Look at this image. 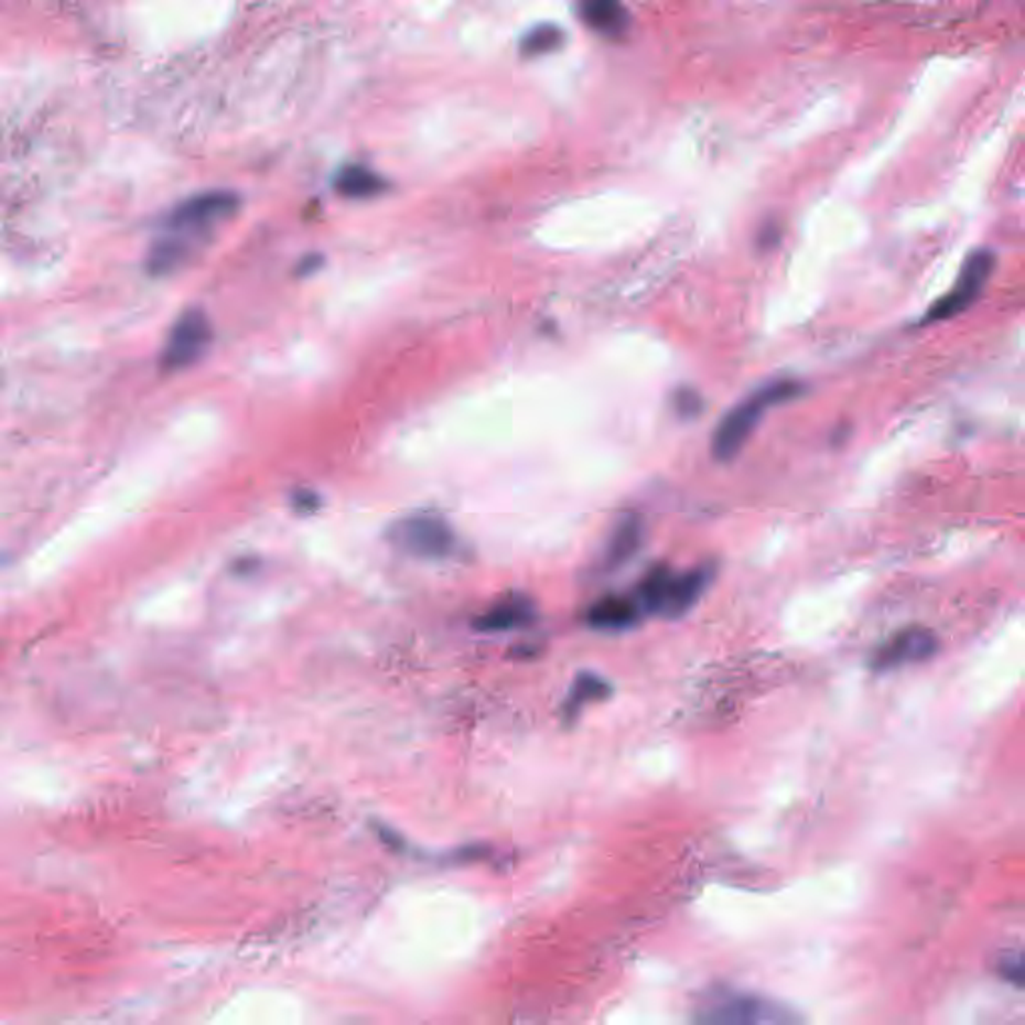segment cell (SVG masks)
Wrapping results in <instances>:
<instances>
[{
    "label": "cell",
    "mask_w": 1025,
    "mask_h": 1025,
    "mask_svg": "<svg viewBox=\"0 0 1025 1025\" xmlns=\"http://www.w3.org/2000/svg\"><path fill=\"white\" fill-rule=\"evenodd\" d=\"M698 1019L705 1024H784L796 1022L797 1017L784 1005L762 995L720 990L699 1007Z\"/></svg>",
    "instance_id": "4"
},
{
    "label": "cell",
    "mask_w": 1025,
    "mask_h": 1025,
    "mask_svg": "<svg viewBox=\"0 0 1025 1025\" xmlns=\"http://www.w3.org/2000/svg\"><path fill=\"white\" fill-rule=\"evenodd\" d=\"M1024 956L1019 951L1010 953L1000 963V975L1004 978L1005 982L1014 983L1017 988H1022V983H1024Z\"/></svg>",
    "instance_id": "18"
},
{
    "label": "cell",
    "mask_w": 1025,
    "mask_h": 1025,
    "mask_svg": "<svg viewBox=\"0 0 1025 1025\" xmlns=\"http://www.w3.org/2000/svg\"><path fill=\"white\" fill-rule=\"evenodd\" d=\"M293 503L296 511L313 512L319 507V497L313 492H296Z\"/></svg>",
    "instance_id": "19"
},
{
    "label": "cell",
    "mask_w": 1025,
    "mask_h": 1025,
    "mask_svg": "<svg viewBox=\"0 0 1025 1025\" xmlns=\"http://www.w3.org/2000/svg\"><path fill=\"white\" fill-rule=\"evenodd\" d=\"M581 19L603 34L622 33L625 11L619 0H581Z\"/></svg>",
    "instance_id": "15"
},
{
    "label": "cell",
    "mask_w": 1025,
    "mask_h": 1025,
    "mask_svg": "<svg viewBox=\"0 0 1025 1025\" xmlns=\"http://www.w3.org/2000/svg\"><path fill=\"white\" fill-rule=\"evenodd\" d=\"M644 543V521L637 515H625L617 527L613 529L609 546H607V555H605V565L607 568H619L627 563Z\"/></svg>",
    "instance_id": "13"
},
{
    "label": "cell",
    "mask_w": 1025,
    "mask_h": 1025,
    "mask_svg": "<svg viewBox=\"0 0 1025 1025\" xmlns=\"http://www.w3.org/2000/svg\"><path fill=\"white\" fill-rule=\"evenodd\" d=\"M195 242L179 237L173 233H164L161 239L154 242L151 251L147 255V271L153 277H169L176 273L181 267H185L188 259L193 257Z\"/></svg>",
    "instance_id": "10"
},
{
    "label": "cell",
    "mask_w": 1025,
    "mask_h": 1025,
    "mask_svg": "<svg viewBox=\"0 0 1025 1025\" xmlns=\"http://www.w3.org/2000/svg\"><path fill=\"white\" fill-rule=\"evenodd\" d=\"M703 407H705L703 397L691 387H681L673 395V411L681 419H695L703 411Z\"/></svg>",
    "instance_id": "17"
},
{
    "label": "cell",
    "mask_w": 1025,
    "mask_h": 1025,
    "mask_svg": "<svg viewBox=\"0 0 1025 1025\" xmlns=\"http://www.w3.org/2000/svg\"><path fill=\"white\" fill-rule=\"evenodd\" d=\"M213 337H215L213 325L205 311L201 309L185 311L176 319L164 343V349L161 353L163 371L176 373L193 367L207 355Z\"/></svg>",
    "instance_id": "6"
},
{
    "label": "cell",
    "mask_w": 1025,
    "mask_h": 1025,
    "mask_svg": "<svg viewBox=\"0 0 1025 1025\" xmlns=\"http://www.w3.org/2000/svg\"><path fill=\"white\" fill-rule=\"evenodd\" d=\"M321 265H323V257H321V255H309L306 259L299 262V269H296V271H299L301 277H309V274L315 273L316 269H321Z\"/></svg>",
    "instance_id": "20"
},
{
    "label": "cell",
    "mask_w": 1025,
    "mask_h": 1025,
    "mask_svg": "<svg viewBox=\"0 0 1025 1025\" xmlns=\"http://www.w3.org/2000/svg\"><path fill=\"white\" fill-rule=\"evenodd\" d=\"M612 695V683L605 677L583 671L575 677L573 686L569 689L568 699L563 703L565 710V720H575L583 708L590 703H597Z\"/></svg>",
    "instance_id": "14"
},
{
    "label": "cell",
    "mask_w": 1025,
    "mask_h": 1025,
    "mask_svg": "<svg viewBox=\"0 0 1025 1025\" xmlns=\"http://www.w3.org/2000/svg\"><path fill=\"white\" fill-rule=\"evenodd\" d=\"M389 183L363 164H347L335 176V191L350 201H367L382 195Z\"/></svg>",
    "instance_id": "12"
},
{
    "label": "cell",
    "mask_w": 1025,
    "mask_h": 1025,
    "mask_svg": "<svg viewBox=\"0 0 1025 1025\" xmlns=\"http://www.w3.org/2000/svg\"><path fill=\"white\" fill-rule=\"evenodd\" d=\"M389 541L397 549L419 559H445L455 551L457 535L435 515H413L391 525Z\"/></svg>",
    "instance_id": "5"
},
{
    "label": "cell",
    "mask_w": 1025,
    "mask_h": 1025,
    "mask_svg": "<svg viewBox=\"0 0 1025 1025\" xmlns=\"http://www.w3.org/2000/svg\"><path fill=\"white\" fill-rule=\"evenodd\" d=\"M535 607L531 601L517 597V600H505L492 609L481 613L475 619V629L483 633H503L512 632L533 623Z\"/></svg>",
    "instance_id": "11"
},
{
    "label": "cell",
    "mask_w": 1025,
    "mask_h": 1025,
    "mask_svg": "<svg viewBox=\"0 0 1025 1025\" xmlns=\"http://www.w3.org/2000/svg\"><path fill=\"white\" fill-rule=\"evenodd\" d=\"M938 637L926 627H907L895 633L875 654H873V669L877 671H892L899 667L911 666L926 661L938 651Z\"/></svg>",
    "instance_id": "8"
},
{
    "label": "cell",
    "mask_w": 1025,
    "mask_h": 1025,
    "mask_svg": "<svg viewBox=\"0 0 1025 1025\" xmlns=\"http://www.w3.org/2000/svg\"><path fill=\"white\" fill-rule=\"evenodd\" d=\"M240 207V198L233 191H205L179 203L164 220V233H173L188 240H197L220 223L233 217Z\"/></svg>",
    "instance_id": "3"
},
{
    "label": "cell",
    "mask_w": 1025,
    "mask_h": 1025,
    "mask_svg": "<svg viewBox=\"0 0 1025 1025\" xmlns=\"http://www.w3.org/2000/svg\"><path fill=\"white\" fill-rule=\"evenodd\" d=\"M644 615V609L639 607L635 597L607 595L591 605L585 615V622L591 629H597V632H627L635 625H639Z\"/></svg>",
    "instance_id": "9"
},
{
    "label": "cell",
    "mask_w": 1025,
    "mask_h": 1025,
    "mask_svg": "<svg viewBox=\"0 0 1025 1025\" xmlns=\"http://www.w3.org/2000/svg\"><path fill=\"white\" fill-rule=\"evenodd\" d=\"M713 575L715 571L710 565H701L686 573H676L666 565H657L641 579L635 601L644 613L679 619L691 612L705 595Z\"/></svg>",
    "instance_id": "2"
},
{
    "label": "cell",
    "mask_w": 1025,
    "mask_h": 1025,
    "mask_svg": "<svg viewBox=\"0 0 1025 1025\" xmlns=\"http://www.w3.org/2000/svg\"><path fill=\"white\" fill-rule=\"evenodd\" d=\"M563 43H565L563 31L555 24L546 22V24H537L531 31L525 33L519 43V51L524 56H541L561 48Z\"/></svg>",
    "instance_id": "16"
},
{
    "label": "cell",
    "mask_w": 1025,
    "mask_h": 1025,
    "mask_svg": "<svg viewBox=\"0 0 1025 1025\" xmlns=\"http://www.w3.org/2000/svg\"><path fill=\"white\" fill-rule=\"evenodd\" d=\"M803 395V385L796 379H777L755 389L742 403L735 404L721 419L711 439L713 457L727 463L742 453L764 414L777 404L789 403Z\"/></svg>",
    "instance_id": "1"
},
{
    "label": "cell",
    "mask_w": 1025,
    "mask_h": 1025,
    "mask_svg": "<svg viewBox=\"0 0 1025 1025\" xmlns=\"http://www.w3.org/2000/svg\"><path fill=\"white\" fill-rule=\"evenodd\" d=\"M993 267H995L993 252L985 251V249L973 252L963 265L958 283L951 287L949 293H946L927 309L921 325H934V323L949 321V319L960 315L963 311H968L978 301V296L982 295L983 287L988 283V279L992 277Z\"/></svg>",
    "instance_id": "7"
}]
</instances>
